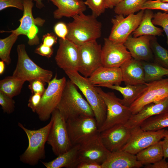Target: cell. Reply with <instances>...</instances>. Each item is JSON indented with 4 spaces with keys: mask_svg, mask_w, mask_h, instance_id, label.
Returning <instances> with one entry per match:
<instances>
[{
    "mask_svg": "<svg viewBox=\"0 0 168 168\" xmlns=\"http://www.w3.org/2000/svg\"><path fill=\"white\" fill-rule=\"evenodd\" d=\"M77 88L70 80L67 81L56 108L66 121L81 116L95 117L91 107Z\"/></svg>",
    "mask_w": 168,
    "mask_h": 168,
    "instance_id": "obj_1",
    "label": "cell"
},
{
    "mask_svg": "<svg viewBox=\"0 0 168 168\" xmlns=\"http://www.w3.org/2000/svg\"><path fill=\"white\" fill-rule=\"evenodd\" d=\"M72 17V21L67 24L68 32L66 39L79 46L101 37L102 24L94 16L82 13Z\"/></svg>",
    "mask_w": 168,
    "mask_h": 168,
    "instance_id": "obj_2",
    "label": "cell"
},
{
    "mask_svg": "<svg viewBox=\"0 0 168 168\" xmlns=\"http://www.w3.org/2000/svg\"><path fill=\"white\" fill-rule=\"evenodd\" d=\"M53 122V119L51 117L47 124L37 130L28 129L21 123H18V126L25 133L28 140L27 148L20 156V160L21 162L34 166L45 158V145Z\"/></svg>",
    "mask_w": 168,
    "mask_h": 168,
    "instance_id": "obj_3",
    "label": "cell"
},
{
    "mask_svg": "<svg viewBox=\"0 0 168 168\" xmlns=\"http://www.w3.org/2000/svg\"><path fill=\"white\" fill-rule=\"evenodd\" d=\"M65 73L85 97L93 110L99 129L105 119L107 113L106 105L102 97L88 78L82 76L78 71Z\"/></svg>",
    "mask_w": 168,
    "mask_h": 168,
    "instance_id": "obj_4",
    "label": "cell"
},
{
    "mask_svg": "<svg viewBox=\"0 0 168 168\" xmlns=\"http://www.w3.org/2000/svg\"><path fill=\"white\" fill-rule=\"evenodd\" d=\"M18 59L12 76L25 81L39 80L49 83L52 80L53 73L35 63L28 56L23 44L18 45L16 48Z\"/></svg>",
    "mask_w": 168,
    "mask_h": 168,
    "instance_id": "obj_5",
    "label": "cell"
},
{
    "mask_svg": "<svg viewBox=\"0 0 168 168\" xmlns=\"http://www.w3.org/2000/svg\"><path fill=\"white\" fill-rule=\"evenodd\" d=\"M96 90L102 96L106 105L105 119L99 129L100 133L118 124H125L133 115L129 107L123 105L113 92H105L100 87Z\"/></svg>",
    "mask_w": 168,
    "mask_h": 168,
    "instance_id": "obj_6",
    "label": "cell"
},
{
    "mask_svg": "<svg viewBox=\"0 0 168 168\" xmlns=\"http://www.w3.org/2000/svg\"><path fill=\"white\" fill-rule=\"evenodd\" d=\"M67 81L66 78H57L56 73L48 83V86L42 95L41 101L35 113L39 119L45 122L50 118L58 105Z\"/></svg>",
    "mask_w": 168,
    "mask_h": 168,
    "instance_id": "obj_7",
    "label": "cell"
},
{
    "mask_svg": "<svg viewBox=\"0 0 168 168\" xmlns=\"http://www.w3.org/2000/svg\"><path fill=\"white\" fill-rule=\"evenodd\" d=\"M51 117L53 122L47 142L51 147L54 154L58 156L69 150L72 146L69 137L66 120L57 108L52 113Z\"/></svg>",
    "mask_w": 168,
    "mask_h": 168,
    "instance_id": "obj_8",
    "label": "cell"
},
{
    "mask_svg": "<svg viewBox=\"0 0 168 168\" xmlns=\"http://www.w3.org/2000/svg\"><path fill=\"white\" fill-rule=\"evenodd\" d=\"M167 135L168 130L164 128L156 131H146L140 126H136L131 128L130 137L121 150L136 155Z\"/></svg>",
    "mask_w": 168,
    "mask_h": 168,
    "instance_id": "obj_9",
    "label": "cell"
},
{
    "mask_svg": "<svg viewBox=\"0 0 168 168\" xmlns=\"http://www.w3.org/2000/svg\"><path fill=\"white\" fill-rule=\"evenodd\" d=\"M66 122L69 137L72 146L81 144L100 133L95 117L81 116Z\"/></svg>",
    "mask_w": 168,
    "mask_h": 168,
    "instance_id": "obj_10",
    "label": "cell"
},
{
    "mask_svg": "<svg viewBox=\"0 0 168 168\" xmlns=\"http://www.w3.org/2000/svg\"><path fill=\"white\" fill-rule=\"evenodd\" d=\"M79 60L78 72L82 76L89 77L97 68L102 66V48L96 40L78 46Z\"/></svg>",
    "mask_w": 168,
    "mask_h": 168,
    "instance_id": "obj_11",
    "label": "cell"
},
{
    "mask_svg": "<svg viewBox=\"0 0 168 168\" xmlns=\"http://www.w3.org/2000/svg\"><path fill=\"white\" fill-rule=\"evenodd\" d=\"M144 10L137 14H129L126 17L117 15L111 20L113 26L108 38L118 43L124 44L129 36L138 27L142 20Z\"/></svg>",
    "mask_w": 168,
    "mask_h": 168,
    "instance_id": "obj_12",
    "label": "cell"
},
{
    "mask_svg": "<svg viewBox=\"0 0 168 168\" xmlns=\"http://www.w3.org/2000/svg\"><path fill=\"white\" fill-rule=\"evenodd\" d=\"M23 13L19 20L20 25L16 29L7 32L16 33L18 35H26L29 38L28 44L30 45L39 44V40L37 36L38 30L36 26H42L45 22L44 20L33 16L32 9L34 6L33 0H23Z\"/></svg>",
    "mask_w": 168,
    "mask_h": 168,
    "instance_id": "obj_13",
    "label": "cell"
},
{
    "mask_svg": "<svg viewBox=\"0 0 168 168\" xmlns=\"http://www.w3.org/2000/svg\"><path fill=\"white\" fill-rule=\"evenodd\" d=\"M146 83L145 91L129 107L133 115L148 104L168 97V78Z\"/></svg>",
    "mask_w": 168,
    "mask_h": 168,
    "instance_id": "obj_14",
    "label": "cell"
},
{
    "mask_svg": "<svg viewBox=\"0 0 168 168\" xmlns=\"http://www.w3.org/2000/svg\"><path fill=\"white\" fill-rule=\"evenodd\" d=\"M80 144L78 152L79 163L94 162L101 165L110 152L103 144L100 133Z\"/></svg>",
    "mask_w": 168,
    "mask_h": 168,
    "instance_id": "obj_15",
    "label": "cell"
},
{
    "mask_svg": "<svg viewBox=\"0 0 168 168\" xmlns=\"http://www.w3.org/2000/svg\"><path fill=\"white\" fill-rule=\"evenodd\" d=\"M55 59L56 64L65 72L78 71L79 53L78 45L67 39L60 38Z\"/></svg>",
    "mask_w": 168,
    "mask_h": 168,
    "instance_id": "obj_16",
    "label": "cell"
},
{
    "mask_svg": "<svg viewBox=\"0 0 168 168\" xmlns=\"http://www.w3.org/2000/svg\"><path fill=\"white\" fill-rule=\"evenodd\" d=\"M101 58L102 66L120 67L132 57L124 44L113 41L108 38L104 39Z\"/></svg>",
    "mask_w": 168,
    "mask_h": 168,
    "instance_id": "obj_17",
    "label": "cell"
},
{
    "mask_svg": "<svg viewBox=\"0 0 168 168\" xmlns=\"http://www.w3.org/2000/svg\"><path fill=\"white\" fill-rule=\"evenodd\" d=\"M131 129L124 124L115 125L100 133L103 144L110 152L122 149L128 141Z\"/></svg>",
    "mask_w": 168,
    "mask_h": 168,
    "instance_id": "obj_18",
    "label": "cell"
},
{
    "mask_svg": "<svg viewBox=\"0 0 168 168\" xmlns=\"http://www.w3.org/2000/svg\"><path fill=\"white\" fill-rule=\"evenodd\" d=\"M151 36L144 35L134 37L131 34L124 44L132 58L140 61H149L153 58L150 47Z\"/></svg>",
    "mask_w": 168,
    "mask_h": 168,
    "instance_id": "obj_19",
    "label": "cell"
},
{
    "mask_svg": "<svg viewBox=\"0 0 168 168\" xmlns=\"http://www.w3.org/2000/svg\"><path fill=\"white\" fill-rule=\"evenodd\" d=\"M168 112V97L144 106L138 112L132 115L125 124L129 128L141 124L147 119Z\"/></svg>",
    "mask_w": 168,
    "mask_h": 168,
    "instance_id": "obj_20",
    "label": "cell"
},
{
    "mask_svg": "<svg viewBox=\"0 0 168 168\" xmlns=\"http://www.w3.org/2000/svg\"><path fill=\"white\" fill-rule=\"evenodd\" d=\"M90 82L96 86L107 85H119L123 81L120 67H100L88 77Z\"/></svg>",
    "mask_w": 168,
    "mask_h": 168,
    "instance_id": "obj_21",
    "label": "cell"
},
{
    "mask_svg": "<svg viewBox=\"0 0 168 168\" xmlns=\"http://www.w3.org/2000/svg\"><path fill=\"white\" fill-rule=\"evenodd\" d=\"M101 166L102 168H139L143 165L136 155L121 150L110 152Z\"/></svg>",
    "mask_w": 168,
    "mask_h": 168,
    "instance_id": "obj_22",
    "label": "cell"
},
{
    "mask_svg": "<svg viewBox=\"0 0 168 168\" xmlns=\"http://www.w3.org/2000/svg\"><path fill=\"white\" fill-rule=\"evenodd\" d=\"M123 81L126 85L145 83L144 71L141 61L132 58L120 67Z\"/></svg>",
    "mask_w": 168,
    "mask_h": 168,
    "instance_id": "obj_23",
    "label": "cell"
},
{
    "mask_svg": "<svg viewBox=\"0 0 168 168\" xmlns=\"http://www.w3.org/2000/svg\"><path fill=\"white\" fill-rule=\"evenodd\" d=\"M57 7L53 12L54 18L60 19L63 17H72L83 13L86 5L82 0H49Z\"/></svg>",
    "mask_w": 168,
    "mask_h": 168,
    "instance_id": "obj_24",
    "label": "cell"
},
{
    "mask_svg": "<svg viewBox=\"0 0 168 168\" xmlns=\"http://www.w3.org/2000/svg\"><path fill=\"white\" fill-rule=\"evenodd\" d=\"M80 144L74 145L68 151L49 162L41 161L47 168H77L79 161L78 152Z\"/></svg>",
    "mask_w": 168,
    "mask_h": 168,
    "instance_id": "obj_25",
    "label": "cell"
},
{
    "mask_svg": "<svg viewBox=\"0 0 168 168\" xmlns=\"http://www.w3.org/2000/svg\"><path fill=\"white\" fill-rule=\"evenodd\" d=\"M103 87L120 92L123 97V99H120V102L123 105L129 107L145 91L147 85L145 83L137 85H126L124 87L121 86L119 85H107Z\"/></svg>",
    "mask_w": 168,
    "mask_h": 168,
    "instance_id": "obj_26",
    "label": "cell"
},
{
    "mask_svg": "<svg viewBox=\"0 0 168 168\" xmlns=\"http://www.w3.org/2000/svg\"><path fill=\"white\" fill-rule=\"evenodd\" d=\"M154 13L150 9L144 10V14L141 22L138 27L132 33L134 37L148 35L153 36L163 35V30L155 26L152 20Z\"/></svg>",
    "mask_w": 168,
    "mask_h": 168,
    "instance_id": "obj_27",
    "label": "cell"
},
{
    "mask_svg": "<svg viewBox=\"0 0 168 168\" xmlns=\"http://www.w3.org/2000/svg\"><path fill=\"white\" fill-rule=\"evenodd\" d=\"M136 156L138 161L143 166L161 160L164 158L162 141H160L140 151Z\"/></svg>",
    "mask_w": 168,
    "mask_h": 168,
    "instance_id": "obj_28",
    "label": "cell"
},
{
    "mask_svg": "<svg viewBox=\"0 0 168 168\" xmlns=\"http://www.w3.org/2000/svg\"><path fill=\"white\" fill-rule=\"evenodd\" d=\"M25 82L12 75L6 77L0 81V92L12 98L20 94Z\"/></svg>",
    "mask_w": 168,
    "mask_h": 168,
    "instance_id": "obj_29",
    "label": "cell"
},
{
    "mask_svg": "<svg viewBox=\"0 0 168 168\" xmlns=\"http://www.w3.org/2000/svg\"><path fill=\"white\" fill-rule=\"evenodd\" d=\"M141 61L144 71L145 83L160 80L165 76H168V69L155 62Z\"/></svg>",
    "mask_w": 168,
    "mask_h": 168,
    "instance_id": "obj_30",
    "label": "cell"
},
{
    "mask_svg": "<svg viewBox=\"0 0 168 168\" xmlns=\"http://www.w3.org/2000/svg\"><path fill=\"white\" fill-rule=\"evenodd\" d=\"M148 0H123L114 7L117 15L127 16L141 10L142 5Z\"/></svg>",
    "mask_w": 168,
    "mask_h": 168,
    "instance_id": "obj_31",
    "label": "cell"
},
{
    "mask_svg": "<svg viewBox=\"0 0 168 168\" xmlns=\"http://www.w3.org/2000/svg\"><path fill=\"white\" fill-rule=\"evenodd\" d=\"M140 126L146 131H156L168 127V112L147 119Z\"/></svg>",
    "mask_w": 168,
    "mask_h": 168,
    "instance_id": "obj_32",
    "label": "cell"
},
{
    "mask_svg": "<svg viewBox=\"0 0 168 168\" xmlns=\"http://www.w3.org/2000/svg\"><path fill=\"white\" fill-rule=\"evenodd\" d=\"M150 43L154 62L168 69V50L159 44L155 36H151Z\"/></svg>",
    "mask_w": 168,
    "mask_h": 168,
    "instance_id": "obj_33",
    "label": "cell"
},
{
    "mask_svg": "<svg viewBox=\"0 0 168 168\" xmlns=\"http://www.w3.org/2000/svg\"><path fill=\"white\" fill-rule=\"evenodd\" d=\"M18 36L16 33H12L7 37L0 39V58L7 65L11 62V51Z\"/></svg>",
    "mask_w": 168,
    "mask_h": 168,
    "instance_id": "obj_34",
    "label": "cell"
},
{
    "mask_svg": "<svg viewBox=\"0 0 168 168\" xmlns=\"http://www.w3.org/2000/svg\"><path fill=\"white\" fill-rule=\"evenodd\" d=\"M152 21L155 25L162 27L166 34L168 45V13L159 12L154 14Z\"/></svg>",
    "mask_w": 168,
    "mask_h": 168,
    "instance_id": "obj_35",
    "label": "cell"
},
{
    "mask_svg": "<svg viewBox=\"0 0 168 168\" xmlns=\"http://www.w3.org/2000/svg\"><path fill=\"white\" fill-rule=\"evenodd\" d=\"M85 4L92 12V15L96 18L103 13L106 9L104 0H85Z\"/></svg>",
    "mask_w": 168,
    "mask_h": 168,
    "instance_id": "obj_36",
    "label": "cell"
},
{
    "mask_svg": "<svg viewBox=\"0 0 168 168\" xmlns=\"http://www.w3.org/2000/svg\"><path fill=\"white\" fill-rule=\"evenodd\" d=\"M0 105L4 113L10 114L14 111L15 102L14 100L1 92H0Z\"/></svg>",
    "mask_w": 168,
    "mask_h": 168,
    "instance_id": "obj_37",
    "label": "cell"
},
{
    "mask_svg": "<svg viewBox=\"0 0 168 168\" xmlns=\"http://www.w3.org/2000/svg\"><path fill=\"white\" fill-rule=\"evenodd\" d=\"M161 10L168 13V2L158 0H148L142 6L141 10L146 9Z\"/></svg>",
    "mask_w": 168,
    "mask_h": 168,
    "instance_id": "obj_38",
    "label": "cell"
},
{
    "mask_svg": "<svg viewBox=\"0 0 168 168\" xmlns=\"http://www.w3.org/2000/svg\"><path fill=\"white\" fill-rule=\"evenodd\" d=\"M29 82L28 88L32 94L43 95L46 89L44 87L45 83L39 80H34Z\"/></svg>",
    "mask_w": 168,
    "mask_h": 168,
    "instance_id": "obj_39",
    "label": "cell"
},
{
    "mask_svg": "<svg viewBox=\"0 0 168 168\" xmlns=\"http://www.w3.org/2000/svg\"><path fill=\"white\" fill-rule=\"evenodd\" d=\"M9 7L16 8L23 10V0H0V11Z\"/></svg>",
    "mask_w": 168,
    "mask_h": 168,
    "instance_id": "obj_40",
    "label": "cell"
},
{
    "mask_svg": "<svg viewBox=\"0 0 168 168\" xmlns=\"http://www.w3.org/2000/svg\"><path fill=\"white\" fill-rule=\"evenodd\" d=\"M54 31L60 38L65 39L68 32L67 25L63 22L56 23L54 26Z\"/></svg>",
    "mask_w": 168,
    "mask_h": 168,
    "instance_id": "obj_41",
    "label": "cell"
},
{
    "mask_svg": "<svg viewBox=\"0 0 168 168\" xmlns=\"http://www.w3.org/2000/svg\"><path fill=\"white\" fill-rule=\"evenodd\" d=\"M35 52L36 54L48 58H50L53 53V49L44 44H40L36 48Z\"/></svg>",
    "mask_w": 168,
    "mask_h": 168,
    "instance_id": "obj_42",
    "label": "cell"
},
{
    "mask_svg": "<svg viewBox=\"0 0 168 168\" xmlns=\"http://www.w3.org/2000/svg\"><path fill=\"white\" fill-rule=\"evenodd\" d=\"M42 95L39 94H34L30 96L28 100V106L32 111L35 112L36 110L40 104Z\"/></svg>",
    "mask_w": 168,
    "mask_h": 168,
    "instance_id": "obj_43",
    "label": "cell"
},
{
    "mask_svg": "<svg viewBox=\"0 0 168 168\" xmlns=\"http://www.w3.org/2000/svg\"><path fill=\"white\" fill-rule=\"evenodd\" d=\"M57 38L52 33H47L44 35L42 40L43 43L49 47L52 46L57 42Z\"/></svg>",
    "mask_w": 168,
    "mask_h": 168,
    "instance_id": "obj_44",
    "label": "cell"
},
{
    "mask_svg": "<svg viewBox=\"0 0 168 168\" xmlns=\"http://www.w3.org/2000/svg\"><path fill=\"white\" fill-rule=\"evenodd\" d=\"M146 168H168V162L164 158L161 160L154 163L144 166Z\"/></svg>",
    "mask_w": 168,
    "mask_h": 168,
    "instance_id": "obj_45",
    "label": "cell"
},
{
    "mask_svg": "<svg viewBox=\"0 0 168 168\" xmlns=\"http://www.w3.org/2000/svg\"><path fill=\"white\" fill-rule=\"evenodd\" d=\"M77 168H102L101 165L94 162H79Z\"/></svg>",
    "mask_w": 168,
    "mask_h": 168,
    "instance_id": "obj_46",
    "label": "cell"
},
{
    "mask_svg": "<svg viewBox=\"0 0 168 168\" xmlns=\"http://www.w3.org/2000/svg\"><path fill=\"white\" fill-rule=\"evenodd\" d=\"M123 0H104L106 9H112Z\"/></svg>",
    "mask_w": 168,
    "mask_h": 168,
    "instance_id": "obj_47",
    "label": "cell"
},
{
    "mask_svg": "<svg viewBox=\"0 0 168 168\" xmlns=\"http://www.w3.org/2000/svg\"><path fill=\"white\" fill-rule=\"evenodd\" d=\"M162 141V146L164 152V158H168V135L166 136Z\"/></svg>",
    "mask_w": 168,
    "mask_h": 168,
    "instance_id": "obj_48",
    "label": "cell"
},
{
    "mask_svg": "<svg viewBox=\"0 0 168 168\" xmlns=\"http://www.w3.org/2000/svg\"><path fill=\"white\" fill-rule=\"evenodd\" d=\"M5 63L2 60L0 61V75L2 74L4 71L5 68Z\"/></svg>",
    "mask_w": 168,
    "mask_h": 168,
    "instance_id": "obj_49",
    "label": "cell"
},
{
    "mask_svg": "<svg viewBox=\"0 0 168 168\" xmlns=\"http://www.w3.org/2000/svg\"><path fill=\"white\" fill-rule=\"evenodd\" d=\"M36 2V7L39 8H41L44 7V5L42 2L44 0H34Z\"/></svg>",
    "mask_w": 168,
    "mask_h": 168,
    "instance_id": "obj_50",
    "label": "cell"
},
{
    "mask_svg": "<svg viewBox=\"0 0 168 168\" xmlns=\"http://www.w3.org/2000/svg\"><path fill=\"white\" fill-rule=\"evenodd\" d=\"M158 0L162 2H168V0Z\"/></svg>",
    "mask_w": 168,
    "mask_h": 168,
    "instance_id": "obj_51",
    "label": "cell"
},
{
    "mask_svg": "<svg viewBox=\"0 0 168 168\" xmlns=\"http://www.w3.org/2000/svg\"></svg>",
    "mask_w": 168,
    "mask_h": 168,
    "instance_id": "obj_52",
    "label": "cell"
}]
</instances>
